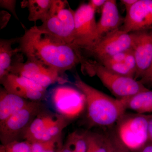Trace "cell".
Returning a JSON list of instances; mask_svg holds the SVG:
<instances>
[{
    "instance_id": "cell-21",
    "label": "cell",
    "mask_w": 152,
    "mask_h": 152,
    "mask_svg": "<svg viewBox=\"0 0 152 152\" xmlns=\"http://www.w3.org/2000/svg\"><path fill=\"white\" fill-rule=\"evenodd\" d=\"M86 152H108L107 139L106 134L87 131Z\"/></svg>"
},
{
    "instance_id": "cell-33",
    "label": "cell",
    "mask_w": 152,
    "mask_h": 152,
    "mask_svg": "<svg viewBox=\"0 0 152 152\" xmlns=\"http://www.w3.org/2000/svg\"><path fill=\"white\" fill-rule=\"evenodd\" d=\"M138 0H121V2L124 5L126 12L127 13Z\"/></svg>"
},
{
    "instance_id": "cell-16",
    "label": "cell",
    "mask_w": 152,
    "mask_h": 152,
    "mask_svg": "<svg viewBox=\"0 0 152 152\" xmlns=\"http://www.w3.org/2000/svg\"><path fill=\"white\" fill-rule=\"evenodd\" d=\"M126 110H130L136 113H152V91L148 89L129 97L120 99Z\"/></svg>"
},
{
    "instance_id": "cell-13",
    "label": "cell",
    "mask_w": 152,
    "mask_h": 152,
    "mask_svg": "<svg viewBox=\"0 0 152 152\" xmlns=\"http://www.w3.org/2000/svg\"><path fill=\"white\" fill-rule=\"evenodd\" d=\"M133 54L137 63L134 79L141 78L152 62V30L134 32Z\"/></svg>"
},
{
    "instance_id": "cell-29",
    "label": "cell",
    "mask_w": 152,
    "mask_h": 152,
    "mask_svg": "<svg viewBox=\"0 0 152 152\" xmlns=\"http://www.w3.org/2000/svg\"><path fill=\"white\" fill-rule=\"evenodd\" d=\"M123 62L136 75L137 71V63L132 50L129 51Z\"/></svg>"
},
{
    "instance_id": "cell-26",
    "label": "cell",
    "mask_w": 152,
    "mask_h": 152,
    "mask_svg": "<svg viewBox=\"0 0 152 152\" xmlns=\"http://www.w3.org/2000/svg\"><path fill=\"white\" fill-rule=\"evenodd\" d=\"M115 152H132L117 137L115 131L106 134Z\"/></svg>"
},
{
    "instance_id": "cell-23",
    "label": "cell",
    "mask_w": 152,
    "mask_h": 152,
    "mask_svg": "<svg viewBox=\"0 0 152 152\" xmlns=\"http://www.w3.org/2000/svg\"><path fill=\"white\" fill-rule=\"evenodd\" d=\"M31 152H61L63 146L61 139L50 141L33 143Z\"/></svg>"
},
{
    "instance_id": "cell-37",
    "label": "cell",
    "mask_w": 152,
    "mask_h": 152,
    "mask_svg": "<svg viewBox=\"0 0 152 152\" xmlns=\"http://www.w3.org/2000/svg\"><path fill=\"white\" fill-rule=\"evenodd\" d=\"M106 137H107V139L108 147V152H114L113 149V147H112L110 142V140H109L108 137L106 134Z\"/></svg>"
},
{
    "instance_id": "cell-12",
    "label": "cell",
    "mask_w": 152,
    "mask_h": 152,
    "mask_svg": "<svg viewBox=\"0 0 152 152\" xmlns=\"http://www.w3.org/2000/svg\"><path fill=\"white\" fill-rule=\"evenodd\" d=\"M122 29L129 33L152 30V0H138L126 14Z\"/></svg>"
},
{
    "instance_id": "cell-22",
    "label": "cell",
    "mask_w": 152,
    "mask_h": 152,
    "mask_svg": "<svg viewBox=\"0 0 152 152\" xmlns=\"http://www.w3.org/2000/svg\"><path fill=\"white\" fill-rule=\"evenodd\" d=\"M87 131L80 132L75 131L69 134L66 143L75 152H86L87 149Z\"/></svg>"
},
{
    "instance_id": "cell-4",
    "label": "cell",
    "mask_w": 152,
    "mask_h": 152,
    "mask_svg": "<svg viewBox=\"0 0 152 152\" xmlns=\"http://www.w3.org/2000/svg\"><path fill=\"white\" fill-rule=\"evenodd\" d=\"M48 96L57 114L69 121L80 116L86 109L84 95L77 87L66 83H57L47 90Z\"/></svg>"
},
{
    "instance_id": "cell-35",
    "label": "cell",
    "mask_w": 152,
    "mask_h": 152,
    "mask_svg": "<svg viewBox=\"0 0 152 152\" xmlns=\"http://www.w3.org/2000/svg\"><path fill=\"white\" fill-rule=\"evenodd\" d=\"M149 140L152 141V114H148Z\"/></svg>"
},
{
    "instance_id": "cell-9",
    "label": "cell",
    "mask_w": 152,
    "mask_h": 152,
    "mask_svg": "<svg viewBox=\"0 0 152 152\" xmlns=\"http://www.w3.org/2000/svg\"><path fill=\"white\" fill-rule=\"evenodd\" d=\"M96 11L88 4L80 5L75 12V30L72 45L87 50L94 45L96 37Z\"/></svg>"
},
{
    "instance_id": "cell-28",
    "label": "cell",
    "mask_w": 152,
    "mask_h": 152,
    "mask_svg": "<svg viewBox=\"0 0 152 152\" xmlns=\"http://www.w3.org/2000/svg\"><path fill=\"white\" fill-rule=\"evenodd\" d=\"M16 3L17 1L15 0H1L0 7L2 8L6 9L10 11L15 19L19 20L16 11Z\"/></svg>"
},
{
    "instance_id": "cell-20",
    "label": "cell",
    "mask_w": 152,
    "mask_h": 152,
    "mask_svg": "<svg viewBox=\"0 0 152 152\" xmlns=\"http://www.w3.org/2000/svg\"><path fill=\"white\" fill-rule=\"evenodd\" d=\"M69 121L59 115L56 120L45 132L36 137L31 144L45 142L61 139L63 130L67 126Z\"/></svg>"
},
{
    "instance_id": "cell-24",
    "label": "cell",
    "mask_w": 152,
    "mask_h": 152,
    "mask_svg": "<svg viewBox=\"0 0 152 152\" xmlns=\"http://www.w3.org/2000/svg\"><path fill=\"white\" fill-rule=\"evenodd\" d=\"M0 152H31V145L27 141H15L0 146Z\"/></svg>"
},
{
    "instance_id": "cell-10",
    "label": "cell",
    "mask_w": 152,
    "mask_h": 152,
    "mask_svg": "<svg viewBox=\"0 0 152 152\" xmlns=\"http://www.w3.org/2000/svg\"><path fill=\"white\" fill-rule=\"evenodd\" d=\"M135 39L134 32L127 33L119 28L106 35L86 51L100 62L116 54L132 50Z\"/></svg>"
},
{
    "instance_id": "cell-5",
    "label": "cell",
    "mask_w": 152,
    "mask_h": 152,
    "mask_svg": "<svg viewBox=\"0 0 152 152\" xmlns=\"http://www.w3.org/2000/svg\"><path fill=\"white\" fill-rule=\"evenodd\" d=\"M75 12L67 1L53 0L46 19L38 28L72 45L75 30Z\"/></svg>"
},
{
    "instance_id": "cell-3",
    "label": "cell",
    "mask_w": 152,
    "mask_h": 152,
    "mask_svg": "<svg viewBox=\"0 0 152 152\" xmlns=\"http://www.w3.org/2000/svg\"><path fill=\"white\" fill-rule=\"evenodd\" d=\"M82 65L89 75L97 76L103 84L117 99L129 97L148 90L140 80L115 73L99 62L85 59Z\"/></svg>"
},
{
    "instance_id": "cell-15",
    "label": "cell",
    "mask_w": 152,
    "mask_h": 152,
    "mask_svg": "<svg viewBox=\"0 0 152 152\" xmlns=\"http://www.w3.org/2000/svg\"><path fill=\"white\" fill-rule=\"evenodd\" d=\"M32 102L9 93L4 88L1 87L0 124L17 112L27 107Z\"/></svg>"
},
{
    "instance_id": "cell-17",
    "label": "cell",
    "mask_w": 152,
    "mask_h": 152,
    "mask_svg": "<svg viewBox=\"0 0 152 152\" xmlns=\"http://www.w3.org/2000/svg\"><path fill=\"white\" fill-rule=\"evenodd\" d=\"M59 115L43 111L30 124L24 135L23 139L30 143L37 136L41 134L58 118Z\"/></svg>"
},
{
    "instance_id": "cell-6",
    "label": "cell",
    "mask_w": 152,
    "mask_h": 152,
    "mask_svg": "<svg viewBox=\"0 0 152 152\" xmlns=\"http://www.w3.org/2000/svg\"><path fill=\"white\" fill-rule=\"evenodd\" d=\"M115 132L125 146L137 152L149 141L148 114L125 113L116 124Z\"/></svg>"
},
{
    "instance_id": "cell-7",
    "label": "cell",
    "mask_w": 152,
    "mask_h": 152,
    "mask_svg": "<svg viewBox=\"0 0 152 152\" xmlns=\"http://www.w3.org/2000/svg\"><path fill=\"white\" fill-rule=\"evenodd\" d=\"M44 110L41 102H32L0 124V140L2 145L23 138L30 124Z\"/></svg>"
},
{
    "instance_id": "cell-27",
    "label": "cell",
    "mask_w": 152,
    "mask_h": 152,
    "mask_svg": "<svg viewBox=\"0 0 152 152\" xmlns=\"http://www.w3.org/2000/svg\"><path fill=\"white\" fill-rule=\"evenodd\" d=\"M128 52V51L123 52V53L116 54L114 56L107 58L103 60L99 63L104 66H107L115 63L123 62L126 58Z\"/></svg>"
},
{
    "instance_id": "cell-1",
    "label": "cell",
    "mask_w": 152,
    "mask_h": 152,
    "mask_svg": "<svg viewBox=\"0 0 152 152\" xmlns=\"http://www.w3.org/2000/svg\"><path fill=\"white\" fill-rule=\"evenodd\" d=\"M18 48L27 58L52 68L60 73L83 64L85 58L80 50L59 38L34 26L25 30L19 38Z\"/></svg>"
},
{
    "instance_id": "cell-32",
    "label": "cell",
    "mask_w": 152,
    "mask_h": 152,
    "mask_svg": "<svg viewBox=\"0 0 152 152\" xmlns=\"http://www.w3.org/2000/svg\"><path fill=\"white\" fill-rule=\"evenodd\" d=\"M10 14L5 11L1 12V29L5 27L10 18Z\"/></svg>"
},
{
    "instance_id": "cell-25",
    "label": "cell",
    "mask_w": 152,
    "mask_h": 152,
    "mask_svg": "<svg viewBox=\"0 0 152 152\" xmlns=\"http://www.w3.org/2000/svg\"><path fill=\"white\" fill-rule=\"evenodd\" d=\"M105 67L115 73L134 79L135 74L132 72L123 62L115 63Z\"/></svg>"
},
{
    "instance_id": "cell-8",
    "label": "cell",
    "mask_w": 152,
    "mask_h": 152,
    "mask_svg": "<svg viewBox=\"0 0 152 152\" xmlns=\"http://www.w3.org/2000/svg\"><path fill=\"white\" fill-rule=\"evenodd\" d=\"M10 73L23 76L46 89L56 84L69 83L67 79L58 71L28 58L25 62L20 58L14 60Z\"/></svg>"
},
{
    "instance_id": "cell-11",
    "label": "cell",
    "mask_w": 152,
    "mask_h": 152,
    "mask_svg": "<svg viewBox=\"0 0 152 152\" xmlns=\"http://www.w3.org/2000/svg\"><path fill=\"white\" fill-rule=\"evenodd\" d=\"M0 82L9 93L25 99L41 102L45 98L47 89L23 76L10 73Z\"/></svg>"
},
{
    "instance_id": "cell-34",
    "label": "cell",
    "mask_w": 152,
    "mask_h": 152,
    "mask_svg": "<svg viewBox=\"0 0 152 152\" xmlns=\"http://www.w3.org/2000/svg\"><path fill=\"white\" fill-rule=\"evenodd\" d=\"M136 152H152V141L149 140L143 146Z\"/></svg>"
},
{
    "instance_id": "cell-18",
    "label": "cell",
    "mask_w": 152,
    "mask_h": 152,
    "mask_svg": "<svg viewBox=\"0 0 152 152\" xmlns=\"http://www.w3.org/2000/svg\"><path fill=\"white\" fill-rule=\"evenodd\" d=\"M19 38L0 39V80L10 74L13 57L21 52L19 48H13V45L18 42Z\"/></svg>"
},
{
    "instance_id": "cell-36",
    "label": "cell",
    "mask_w": 152,
    "mask_h": 152,
    "mask_svg": "<svg viewBox=\"0 0 152 152\" xmlns=\"http://www.w3.org/2000/svg\"><path fill=\"white\" fill-rule=\"evenodd\" d=\"M61 152H75V151L72 148H71L70 146L67 143L65 144L63 146L62 148Z\"/></svg>"
},
{
    "instance_id": "cell-14",
    "label": "cell",
    "mask_w": 152,
    "mask_h": 152,
    "mask_svg": "<svg viewBox=\"0 0 152 152\" xmlns=\"http://www.w3.org/2000/svg\"><path fill=\"white\" fill-rule=\"evenodd\" d=\"M122 22L124 23V20L120 16L116 1L107 0L101 9V18L97 23L96 37L95 44L106 35L119 29Z\"/></svg>"
},
{
    "instance_id": "cell-2",
    "label": "cell",
    "mask_w": 152,
    "mask_h": 152,
    "mask_svg": "<svg viewBox=\"0 0 152 152\" xmlns=\"http://www.w3.org/2000/svg\"><path fill=\"white\" fill-rule=\"evenodd\" d=\"M74 86L84 95L87 117L90 124L110 127L126 113L120 99H115L85 83L77 74Z\"/></svg>"
},
{
    "instance_id": "cell-30",
    "label": "cell",
    "mask_w": 152,
    "mask_h": 152,
    "mask_svg": "<svg viewBox=\"0 0 152 152\" xmlns=\"http://www.w3.org/2000/svg\"><path fill=\"white\" fill-rule=\"evenodd\" d=\"M140 81L143 84L146 83H152V62L149 67L142 76Z\"/></svg>"
},
{
    "instance_id": "cell-31",
    "label": "cell",
    "mask_w": 152,
    "mask_h": 152,
    "mask_svg": "<svg viewBox=\"0 0 152 152\" xmlns=\"http://www.w3.org/2000/svg\"><path fill=\"white\" fill-rule=\"evenodd\" d=\"M107 0H91L88 4L95 11L99 9H102Z\"/></svg>"
},
{
    "instance_id": "cell-19",
    "label": "cell",
    "mask_w": 152,
    "mask_h": 152,
    "mask_svg": "<svg viewBox=\"0 0 152 152\" xmlns=\"http://www.w3.org/2000/svg\"><path fill=\"white\" fill-rule=\"evenodd\" d=\"M53 0H28L21 3L22 7L27 8L29 11L28 19L36 23L38 20L43 23L46 19Z\"/></svg>"
}]
</instances>
